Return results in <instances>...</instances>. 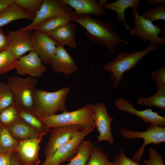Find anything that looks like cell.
I'll use <instances>...</instances> for the list:
<instances>
[{
  "instance_id": "1",
  "label": "cell",
  "mask_w": 165,
  "mask_h": 165,
  "mask_svg": "<svg viewBox=\"0 0 165 165\" xmlns=\"http://www.w3.org/2000/svg\"><path fill=\"white\" fill-rule=\"evenodd\" d=\"M71 21L78 23L86 30V36L92 42L103 46L114 53L117 46L128 42L121 38L109 23L90 15L73 12Z\"/></svg>"
},
{
  "instance_id": "2",
  "label": "cell",
  "mask_w": 165,
  "mask_h": 165,
  "mask_svg": "<svg viewBox=\"0 0 165 165\" xmlns=\"http://www.w3.org/2000/svg\"><path fill=\"white\" fill-rule=\"evenodd\" d=\"M160 47V46L151 43L145 49L138 51L120 53L114 60L105 64L103 69L111 72L113 87L116 88L121 82L123 74L126 72L132 70L149 52L157 50Z\"/></svg>"
},
{
  "instance_id": "3",
  "label": "cell",
  "mask_w": 165,
  "mask_h": 165,
  "mask_svg": "<svg viewBox=\"0 0 165 165\" xmlns=\"http://www.w3.org/2000/svg\"><path fill=\"white\" fill-rule=\"evenodd\" d=\"M70 91L69 87L52 92L36 89L34 97L35 111L42 118L55 115L59 111L68 112L65 101Z\"/></svg>"
},
{
  "instance_id": "4",
  "label": "cell",
  "mask_w": 165,
  "mask_h": 165,
  "mask_svg": "<svg viewBox=\"0 0 165 165\" xmlns=\"http://www.w3.org/2000/svg\"><path fill=\"white\" fill-rule=\"evenodd\" d=\"M94 104H87L70 112L43 117L42 119L49 128L61 126L79 125L96 128L94 112Z\"/></svg>"
},
{
  "instance_id": "5",
  "label": "cell",
  "mask_w": 165,
  "mask_h": 165,
  "mask_svg": "<svg viewBox=\"0 0 165 165\" xmlns=\"http://www.w3.org/2000/svg\"><path fill=\"white\" fill-rule=\"evenodd\" d=\"M8 84L12 93L14 104L23 109L34 110V92L38 82L36 78L28 76L26 78L11 76Z\"/></svg>"
},
{
  "instance_id": "6",
  "label": "cell",
  "mask_w": 165,
  "mask_h": 165,
  "mask_svg": "<svg viewBox=\"0 0 165 165\" xmlns=\"http://www.w3.org/2000/svg\"><path fill=\"white\" fill-rule=\"evenodd\" d=\"M120 133L124 138L128 139L142 138L144 143L134 154L131 159L139 163L142 157L145 147L148 145L159 144L165 142V127L150 124L143 131H131L123 128L120 129Z\"/></svg>"
},
{
  "instance_id": "7",
  "label": "cell",
  "mask_w": 165,
  "mask_h": 165,
  "mask_svg": "<svg viewBox=\"0 0 165 165\" xmlns=\"http://www.w3.org/2000/svg\"><path fill=\"white\" fill-rule=\"evenodd\" d=\"M94 129L89 127L84 128L71 140L57 148L53 155L40 165H60L64 162H70L77 153L81 142Z\"/></svg>"
},
{
  "instance_id": "8",
  "label": "cell",
  "mask_w": 165,
  "mask_h": 165,
  "mask_svg": "<svg viewBox=\"0 0 165 165\" xmlns=\"http://www.w3.org/2000/svg\"><path fill=\"white\" fill-rule=\"evenodd\" d=\"M138 10L134 8L131 10L134 25L130 31L131 35L139 37L145 43L150 42L156 45H164L165 40L160 38L159 35L165 33V31L160 26L143 18Z\"/></svg>"
},
{
  "instance_id": "9",
  "label": "cell",
  "mask_w": 165,
  "mask_h": 165,
  "mask_svg": "<svg viewBox=\"0 0 165 165\" xmlns=\"http://www.w3.org/2000/svg\"><path fill=\"white\" fill-rule=\"evenodd\" d=\"M86 127H88L71 125L52 128L44 150L45 159L50 158L57 148L71 140L80 130Z\"/></svg>"
},
{
  "instance_id": "10",
  "label": "cell",
  "mask_w": 165,
  "mask_h": 165,
  "mask_svg": "<svg viewBox=\"0 0 165 165\" xmlns=\"http://www.w3.org/2000/svg\"><path fill=\"white\" fill-rule=\"evenodd\" d=\"M72 11V8L63 0H43L40 9L32 22L21 29L30 31L33 30L34 28L40 23L50 17L65 14Z\"/></svg>"
},
{
  "instance_id": "11",
  "label": "cell",
  "mask_w": 165,
  "mask_h": 165,
  "mask_svg": "<svg viewBox=\"0 0 165 165\" xmlns=\"http://www.w3.org/2000/svg\"><path fill=\"white\" fill-rule=\"evenodd\" d=\"M94 112L96 128L99 133L96 143L106 141L110 144H113L115 141L111 128L113 118L108 115L105 105L102 103L97 102L94 105Z\"/></svg>"
},
{
  "instance_id": "12",
  "label": "cell",
  "mask_w": 165,
  "mask_h": 165,
  "mask_svg": "<svg viewBox=\"0 0 165 165\" xmlns=\"http://www.w3.org/2000/svg\"><path fill=\"white\" fill-rule=\"evenodd\" d=\"M32 50L38 56L42 63L49 64L58 44L46 33L35 30L31 33Z\"/></svg>"
},
{
  "instance_id": "13",
  "label": "cell",
  "mask_w": 165,
  "mask_h": 165,
  "mask_svg": "<svg viewBox=\"0 0 165 165\" xmlns=\"http://www.w3.org/2000/svg\"><path fill=\"white\" fill-rule=\"evenodd\" d=\"M7 35L9 43L8 49L15 59H19L27 52L32 50L30 31L20 28L9 31Z\"/></svg>"
},
{
  "instance_id": "14",
  "label": "cell",
  "mask_w": 165,
  "mask_h": 165,
  "mask_svg": "<svg viewBox=\"0 0 165 165\" xmlns=\"http://www.w3.org/2000/svg\"><path fill=\"white\" fill-rule=\"evenodd\" d=\"M115 105L120 110L125 111L138 116L144 123H149L165 127V117L159 115L157 112H154L151 108L143 110H138L134 108L133 104L121 98L116 100Z\"/></svg>"
},
{
  "instance_id": "15",
  "label": "cell",
  "mask_w": 165,
  "mask_h": 165,
  "mask_svg": "<svg viewBox=\"0 0 165 165\" xmlns=\"http://www.w3.org/2000/svg\"><path fill=\"white\" fill-rule=\"evenodd\" d=\"M43 138L19 142L16 154L20 161L25 165H39V144Z\"/></svg>"
},
{
  "instance_id": "16",
  "label": "cell",
  "mask_w": 165,
  "mask_h": 165,
  "mask_svg": "<svg viewBox=\"0 0 165 165\" xmlns=\"http://www.w3.org/2000/svg\"><path fill=\"white\" fill-rule=\"evenodd\" d=\"M49 64L55 72L68 75L76 72L78 68L73 57L64 46L58 45Z\"/></svg>"
},
{
  "instance_id": "17",
  "label": "cell",
  "mask_w": 165,
  "mask_h": 165,
  "mask_svg": "<svg viewBox=\"0 0 165 165\" xmlns=\"http://www.w3.org/2000/svg\"><path fill=\"white\" fill-rule=\"evenodd\" d=\"M19 60V65L16 69L18 74L40 78L46 70V66L42 64L38 56L33 50L22 57Z\"/></svg>"
},
{
  "instance_id": "18",
  "label": "cell",
  "mask_w": 165,
  "mask_h": 165,
  "mask_svg": "<svg viewBox=\"0 0 165 165\" xmlns=\"http://www.w3.org/2000/svg\"><path fill=\"white\" fill-rule=\"evenodd\" d=\"M77 27L74 23L70 22L58 27L46 34L58 45H67L70 48L75 49Z\"/></svg>"
},
{
  "instance_id": "19",
  "label": "cell",
  "mask_w": 165,
  "mask_h": 165,
  "mask_svg": "<svg viewBox=\"0 0 165 165\" xmlns=\"http://www.w3.org/2000/svg\"><path fill=\"white\" fill-rule=\"evenodd\" d=\"M6 127L11 134L19 142L43 138L45 135L34 129L21 118L13 124Z\"/></svg>"
},
{
  "instance_id": "20",
  "label": "cell",
  "mask_w": 165,
  "mask_h": 165,
  "mask_svg": "<svg viewBox=\"0 0 165 165\" xmlns=\"http://www.w3.org/2000/svg\"><path fill=\"white\" fill-rule=\"evenodd\" d=\"M76 13L94 15L98 16L106 12L95 0H63Z\"/></svg>"
},
{
  "instance_id": "21",
  "label": "cell",
  "mask_w": 165,
  "mask_h": 165,
  "mask_svg": "<svg viewBox=\"0 0 165 165\" xmlns=\"http://www.w3.org/2000/svg\"><path fill=\"white\" fill-rule=\"evenodd\" d=\"M35 16L14 3L0 11V28L19 19H27L33 21Z\"/></svg>"
},
{
  "instance_id": "22",
  "label": "cell",
  "mask_w": 165,
  "mask_h": 165,
  "mask_svg": "<svg viewBox=\"0 0 165 165\" xmlns=\"http://www.w3.org/2000/svg\"><path fill=\"white\" fill-rule=\"evenodd\" d=\"M140 0H118L111 3H107L104 9L111 10L117 14V21L123 23L127 31L132 30L131 27L128 25L125 20V10L130 7L136 9H138V5Z\"/></svg>"
},
{
  "instance_id": "23",
  "label": "cell",
  "mask_w": 165,
  "mask_h": 165,
  "mask_svg": "<svg viewBox=\"0 0 165 165\" xmlns=\"http://www.w3.org/2000/svg\"><path fill=\"white\" fill-rule=\"evenodd\" d=\"M18 108L20 118L34 129L45 135L50 132V129L35 110Z\"/></svg>"
},
{
  "instance_id": "24",
  "label": "cell",
  "mask_w": 165,
  "mask_h": 165,
  "mask_svg": "<svg viewBox=\"0 0 165 165\" xmlns=\"http://www.w3.org/2000/svg\"><path fill=\"white\" fill-rule=\"evenodd\" d=\"M157 89L152 96L145 97H141L137 100V103L142 106H155L165 112V84L156 82Z\"/></svg>"
},
{
  "instance_id": "25",
  "label": "cell",
  "mask_w": 165,
  "mask_h": 165,
  "mask_svg": "<svg viewBox=\"0 0 165 165\" xmlns=\"http://www.w3.org/2000/svg\"><path fill=\"white\" fill-rule=\"evenodd\" d=\"M72 13V11L65 14L50 17L36 26L33 30L46 33L58 27L71 22Z\"/></svg>"
},
{
  "instance_id": "26",
  "label": "cell",
  "mask_w": 165,
  "mask_h": 165,
  "mask_svg": "<svg viewBox=\"0 0 165 165\" xmlns=\"http://www.w3.org/2000/svg\"><path fill=\"white\" fill-rule=\"evenodd\" d=\"M19 142L11 134L7 127L0 125V153L13 154L17 151Z\"/></svg>"
},
{
  "instance_id": "27",
  "label": "cell",
  "mask_w": 165,
  "mask_h": 165,
  "mask_svg": "<svg viewBox=\"0 0 165 165\" xmlns=\"http://www.w3.org/2000/svg\"><path fill=\"white\" fill-rule=\"evenodd\" d=\"M93 145L90 141L83 140L80 143L77 153L69 163L60 165H86L89 159Z\"/></svg>"
},
{
  "instance_id": "28",
  "label": "cell",
  "mask_w": 165,
  "mask_h": 165,
  "mask_svg": "<svg viewBox=\"0 0 165 165\" xmlns=\"http://www.w3.org/2000/svg\"><path fill=\"white\" fill-rule=\"evenodd\" d=\"M19 59H15L8 49L0 53V75L16 69L19 65Z\"/></svg>"
},
{
  "instance_id": "29",
  "label": "cell",
  "mask_w": 165,
  "mask_h": 165,
  "mask_svg": "<svg viewBox=\"0 0 165 165\" xmlns=\"http://www.w3.org/2000/svg\"><path fill=\"white\" fill-rule=\"evenodd\" d=\"M86 165H115L99 147L93 145L89 159Z\"/></svg>"
},
{
  "instance_id": "30",
  "label": "cell",
  "mask_w": 165,
  "mask_h": 165,
  "mask_svg": "<svg viewBox=\"0 0 165 165\" xmlns=\"http://www.w3.org/2000/svg\"><path fill=\"white\" fill-rule=\"evenodd\" d=\"M18 107L13 105L0 112V123L8 126L20 119Z\"/></svg>"
},
{
  "instance_id": "31",
  "label": "cell",
  "mask_w": 165,
  "mask_h": 165,
  "mask_svg": "<svg viewBox=\"0 0 165 165\" xmlns=\"http://www.w3.org/2000/svg\"><path fill=\"white\" fill-rule=\"evenodd\" d=\"M14 104L13 94L8 83H0V112Z\"/></svg>"
},
{
  "instance_id": "32",
  "label": "cell",
  "mask_w": 165,
  "mask_h": 165,
  "mask_svg": "<svg viewBox=\"0 0 165 165\" xmlns=\"http://www.w3.org/2000/svg\"><path fill=\"white\" fill-rule=\"evenodd\" d=\"M141 16L152 22L158 20H165V3L160 4L156 7L148 9Z\"/></svg>"
},
{
  "instance_id": "33",
  "label": "cell",
  "mask_w": 165,
  "mask_h": 165,
  "mask_svg": "<svg viewBox=\"0 0 165 165\" xmlns=\"http://www.w3.org/2000/svg\"><path fill=\"white\" fill-rule=\"evenodd\" d=\"M43 0H15V3L35 16Z\"/></svg>"
},
{
  "instance_id": "34",
  "label": "cell",
  "mask_w": 165,
  "mask_h": 165,
  "mask_svg": "<svg viewBox=\"0 0 165 165\" xmlns=\"http://www.w3.org/2000/svg\"><path fill=\"white\" fill-rule=\"evenodd\" d=\"M148 159L143 160L145 165H165L163 156L153 148L148 150Z\"/></svg>"
},
{
  "instance_id": "35",
  "label": "cell",
  "mask_w": 165,
  "mask_h": 165,
  "mask_svg": "<svg viewBox=\"0 0 165 165\" xmlns=\"http://www.w3.org/2000/svg\"><path fill=\"white\" fill-rule=\"evenodd\" d=\"M113 163L115 165H141L128 157L122 149L114 157Z\"/></svg>"
},
{
  "instance_id": "36",
  "label": "cell",
  "mask_w": 165,
  "mask_h": 165,
  "mask_svg": "<svg viewBox=\"0 0 165 165\" xmlns=\"http://www.w3.org/2000/svg\"><path fill=\"white\" fill-rule=\"evenodd\" d=\"M152 78L156 82L165 84V67H160L158 70L152 72L151 74Z\"/></svg>"
},
{
  "instance_id": "37",
  "label": "cell",
  "mask_w": 165,
  "mask_h": 165,
  "mask_svg": "<svg viewBox=\"0 0 165 165\" xmlns=\"http://www.w3.org/2000/svg\"><path fill=\"white\" fill-rule=\"evenodd\" d=\"M9 43L7 35L0 28V53L8 49Z\"/></svg>"
},
{
  "instance_id": "38",
  "label": "cell",
  "mask_w": 165,
  "mask_h": 165,
  "mask_svg": "<svg viewBox=\"0 0 165 165\" xmlns=\"http://www.w3.org/2000/svg\"><path fill=\"white\" fill-rule=\"evenodd\" d=\"M13 155L0 153V165H12Z\"/></svg>"
},
{
  "instance_id": "39",
  "label": "cell",
  "mask_w": 165,
  "mask_h": 165,
  "mask_svg": "<svg viewBox=\"0 0 165 165\" xmlns=\"http://www.w3.org/2000/svg\"><path fill=\"white\" fill-rule=\"evenodd\" d=\"M15 2V0H0V11Z\"/></svg>"
},
{
  "instance_id": "40",
  "label": "cell",
  "mask_w": 165,
  "mask_h": 165,
  "mask_svg": "<svg viewBox=\"0 0 165 165\" xmlns=\"http://www.w3.org/2000/svg\"><path fill=\"white\" fill-rule=\"evenodd\" d=\"M12 165H25L22 163L17 158L15 153L12 156Z\"/></svg>"
},
{
  "instance_id": "41",
  "label": "cell",
  "mask_w": 165,
  "mask_h": 165,
  "mask_svg": "<svg viewBox=\"0 0 165 165\" xmlns=\"http://www.w3.org/2000/svg\"><path fill=\"white\" fill-rule=\"evenodd\" d=\"M146 2L149 5H155L156 4L165 3V0H147Z\"/></svg>"
},
{
  "instance_id": "42",
  "label": "cell",
  "mask_w": 165,
  "mask_h": 165,
  "mask_svg": "<svg viewBox=\"0 0 165 165\" xmlns=\"http://www.w3.org/2000/svg\"><path fill=\"white\" fill-rule=\"evenodd\" d=\"M107 0H99L98 2L99 6L104 9V8L107 3Z\"/></svg>"
},
{
  "instance_id": "43",
  "label": "cell",
  "mask_w": 165,
  "mask_h": 165,
  "mask_svg": "<svg viewBox=\"0 0 165 165\" xmlns=\"http://www.w3.org/2000/svg\"><path fill=\"white\" fill-rule=\"evenodd\" d=\"M0 124H1V123H0Z\"/></svg>"
}]
</instances>
